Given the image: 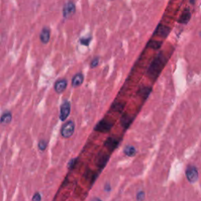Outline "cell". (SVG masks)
I'll list each match as a JSON object with an SVG mask.
<instances>
[{
	"label": "cell",
	"mask_w": 201,
	"mask_h": 201,
	"mask_svg": "<svg viewBox=\"0 0 201 201\" xmlns=\"http://www.w3.org/2000/svg\"><path fill=\"white\" fill-rule=\"evenodd\" d=\"M166 63V56L162 52H160L155 57L152 63L150 64L149 67H148V71H147L148 76L153 80H156L163 70Z\"/></svg>",
	"instance_id": "6da1fadb"
},
{
	"label": "cell",
	"mask_w": 201,
	"mask_h": 201,
	"mask_svg": "<svg viewBox=\"0 0 201 201\" xmlns=\"http://www.w3.org/2000/svg\"><path fill=\"white\" fill-rule=\"evenodd\" d=\"M113 126V123L111 120L107 119H103L101 121L98 122L94 126V130L101 133H108L112 130Z\"/></svg>",
	"instance_id": "7a4b0ae2"
},
{
	"label": "cell",
	"mask_w": 201,
	"mask_h": 201,
	"mask_svg": "<svg viewBox=\"0 0 201 201\" xmlns=\"http://www.w3.org/2000/svg\"><path fill=\"white\" fill-rule=\"evenodd\" d=\"M75 130V123L72 120H69L63 125L61 130V134L65 138H68L73 135Z\"/></svg>",
	"instance_id": "3957f363"
},
{
	"label": "cell",
	"mask_w": 201,
	"mask_h": 201,
	"mask_svg": "<svg viewBox=\"0 0 201 201\" xmlns=\"http://www.w3.org/2000/svg\"><path fill=\"white\" fill-rule=\"evenodd\" d=\"M186 178L191 183H195L199 178V172L196 167L190 166L185 171Z\"/></svg>",
	"instance_id": "277c9868"
},
{
	"label": "cell",
	"mask_w": 201,
	"mask_h": 201,
	"mask_svg": "<svg viewBox=\"0 0 201 201\" xmlns=\"http://www.w3.org/2000/svg\"><path fill=\"white\" fill-rule=\"evenodd\" d=\"M70 112H71V104L68 101H65L61 106L60 120L65 121L69 116Z\"/></svg>",
	"instance_id": "5b68a950"
},
{
	"label": "cell",
	"mask_w": 201,
	"mask_h": 201,
	"mask_svg": "<svg viewBox=\"0 0 201 201\" xmlns=\"http://www.w3.org/2000/svg\"><path fill=\"white\" fill-rule=\"evenodd\" d=\"M75 13V6L73 2H68L63 8V16L65 18L71 17Z\"/></svg>",
	"instance_id": "8992f818"
},
{
	"label": "cell",
	"mask_w": 201,
	"mask_h": 201,
	"mask_svg": "<svg viewBox=\"0 0 201 201\" xmlns=\"http://www.w3.org/2000/svg\"><path fill=\"white\" fill-rule=\"evenodd\" d=\"M170 32H171V28L169 27H167L163 25H159L156 28V31H155L154 35L163 37V38H167L170 34Z\"/></svg>",
	"instance_id": "52a82bcc"
},
{
	"label": "cell",
	"mask_w": 201,
	"mask_h": 201,
	"mask_svg": "<svg viewBox=\"0 0 201 201\" xmlns=\"http://www.w3.org/2000/svg\"><path fill=\"white\" fill-rule=\"evenodd\" d=\"M120 142V140L117 139L116 138H108L105 140L104 145L108 148L109 151H113L114 149L118 147L119 144Z\"/></svg>",
	"instance_id": "ba28073f"
},
{
	"label": "cell",
	"mask_w": 201,
	"mask_h": 201,
	"mask_svg": "<svg viewBox=\"0 0 201 201\" xmlns=\"http://www.w3.org/2000/svg\"><path fill=\"white\" fill-rule=\"evenodd\" d=\"M67 85H68V82L66 80H60L55 83L54 84V90L57 93L61 94L66 89Z\"/></svg>",
	"instance_id": "9c48e42d"
},
{
	"label": "cell",
	"mask_w": 201,
	"mask_h": 201,
	"mask_svg": "<svg viewBox=\"0 0 201 201\" xmlns=\"http://www.w3.org/2000/svg\"><path fill=\"white\" fill-rule=\"evenodd\" d=\"M132 122H133V119L127 114H123L120 119V123H121L122 126L125 129L130 127Z\"/></svg>",
	"instance_id": "30bf717a"
},
{
	"label": "cell",
	"mask_w": 201,
	"mask_h": 201,
	"mask_svg": "<svg viewBox=\"0 0 201 201\" xmlns=\"http://www.w3.org/2000/svg\"><path fill=\"white\" fill-rule=\"evenodd\" d=\"M84 80V76L82 73H77L74 75V77L71 80V85L73 87H80V85L83 83Z\"/></svg>",
	"instance_id": "8fae6325"
},
{
	"label": "cell",
	"mask_w": 201,
	"mask_h": 201,
	"mask_svg": "<svg viewBox=\"0 0 201 201\" xmlns=\"http://www.w3.org/2000/svg\"><path fill=\"white\" fill-rule=\"evenodd\" d=\"M50 31L48 28H44L40 33V40L43 43H47L50 41Z\"/></svg>",
	"instance_id": "7c38bea8"
},
{
	"label": "cell",
	"mask_w": 201,
	"mask_h": 201,
	"mask_svg": "<svg viewBox=\"0 0 201 201\" xmlns=\"http://www.w3.org/2000/svg\"><path fill=\"white\" fill-rule=\"evenodd\" d=\"M108 160H109V157H108V155L102 154L101 156H98V163H97V164H98V166L102 169V168H104L105 166H106Z\"/></svg>",
	"instance_id": "4fadbf2b"
},
{
	"label": "cell",
	"mask_w": 201,
	"mask_h": 201,
	"mask_svg": "<svg viewBox=\"0 0 201 201\" xmlns=\"http://www.w3.org/2000/svg\"><path fill=\"white\" fill-rule=\"evenodd\" d=\"M190 18H191V13H190V10L187 9V10H185L183 12V13L181 14V17L178 20V22L180 24H183V25H186L190 21Z\"/></svg>",
	"instance_id": "5bb4252c"
},
{
	"label": "cell",
	"mask_w": 201,
	"mask_h": 201,
	"mask_svg": "<svg viewBox=\"0 0 201 201\" xmlns=\"http://www.w3.org/2000/svg\"><path fill=\"white\" fill-rule=\"evenodd\" d=\"M12 120V114L10 112H4L2 115V116L0 118V123L2 125H7L11 122Z\"/></svg>",
	"instance_id": "9a60e30c"
},
{
	"label": "cell",
	"mask_w": 201,
	"mask_h": 201,
	"mask_svg": "<svg viewBox=\"0 0 201 201\" xmlns=\"http://www.w3.org/2000/svg\"><path fill=\"white\" fill-rule=\"evenodd\" d=\"M124 154L127 156H134L135 154H136V148L133 146V145H126V147L124 148Z\"/></svg>",
	"instance_id": "2e32d148"
},
{
	"label": "cell",
	"mask_w": 201,
	"mask_h": 201,
	"mask_svg": "<svg viewBox=\"0 0 201 201\" xmlns=\"http://www.w3.org/2000/svg\"><path fill=\"white\" fill-rule=\"evenodd\" d=\"M162 46V42L156 41V40H150L148 43V47L154 50H159Z\"/></svg>",
	"instance_id": "e0dca14e"
},
{
	"label": "cell",
	"mask_w": 201,
	"mask_h": 201,
	"mask_svg": "<svg viewBox=\"0 0 201 201\" xmlns=\"http://www.w3.org/2000/svg\"><path fill=\"white\" fill-rule=\"evenodd\" d=\"M151 92H152L151 87H143V88H141L139 94L143 98L146 99V98L149 96V94Z\"/></svg>",
	"instance_id": "ac0fdd59"
},
{
	"label": "cell",
	"mask_w": 201,
	"mask_h": 201,
	"mask_svg": "<svg viewBox=\"0 0 201 201\" xmlns=\"http://www.w3.org/2000/svg\"><path fill=\"white\" fill-rule=\"evenodd\" d=\"M112 108L115 111L121 112L123 109V105L122 103H120V102H115L112 105Z\"/></svg>",
	"instance_id": "d6986e66"
},
{
	"label": "cell",
	"mask_w": 201,
	"mask_h": 201,
	"mask_svg": "<svg viewBox=\"0 0 201 201\" xmlns=\"http://www.w3.org/2000/svg\"><path fill=\"white\" fill-rule=\"evenodd\" d=\"M38 145L39 148L41 151H44L47 147V142L46 141H44V140H42V141H40L39 142Z\"/></svg>",
	"instance_id": "ffe728a7"
},
{
	"label": "cell",
	"mask_w": 201,
	"mask_h": 201,
	"mask_svg": "<svg viewBox=\"0 0 201 201\" xmlns=\"http://www.w3.org/2000/svg\"><path fill=\"white\" fill-rule=\"evenodd\" d=\"M98 63H99V58H98V57H94V58L91 61L90 67H91L92 68H96V67L98 65Z\"/></svg>",
	"instance_id": "44dd1931"
},
{
	"label": "cell",
	"mask_w": 201,
	"mask_h": 201,
	"mask_svg": "<svg viewBox=\"0 0 201 201\" xmlns=\"http://www.w3.org/2000/svg\"><path fill=\"white\" fill-rule=\"evenodd\" d=\"M90 40H91V37H89V38H83L80 39V43H81L83 45L88 46L89 43H90Z\"/></svg>",
	"instance_id": "7402d4cb"
},
{
	"label": "cell",
	"mask_w": 201,
	"mask_h": 201,
	"mask_svg": "<svg viewBox=\"0 0 201 201\" xmlns=\"http://www.w3.org/2000/svg\"><path fill=\"white\" fill-rule=\"evenodd\" d=\"M145 193L143 191H140L137 193V199L138 200H143V199H145Z\"/></svg>",
	"instance_id": "603a6c76"
},
{
	"label": "cell",
	"mask_w": 201,
	"mask_h": 201,
	"mask_svg": "<svg viewBox=\"0 0 201 201\" xmlns=\"http://www.w3.org/2000/svg\"><path fill=\"white\" fill-rule=\"evenodd\" d=\"M76 160H77V159H72V160H71V161L68 163V168H70V169H72V168H73V167L75 166Z\"/></svg>",
	"instance_id": "cb8c5ba5"
},
{
	"label": "cell",
	"mask_w": 201,
	"mask_h": 201,
	"mask_svg": "<svg viewBox=\"0 0 201 201\" xmlns=\"http://www.w3.org/2000/svg\"><path fill=\"white\" fill-rule=\"evenodd\" d=\"M42 198L39 193H35L33 196V197H32V200H40Z\"/></svg>",
	"instance_id": "d4e9b609"
},
{
	"label": "cell",
	"mask_w": 201,
	"mask_h": 201,
	"mask_svg": "<svg viewBox=\"0 0 201 201\" xmlns=\"http://www.w3.org/2000/svg\"><path fill=\"white\" fill-rule=\"evenodd\" d=\"M105 192H110L111 191V185H110V184H108V183H107V184H105Z\"/></svg>",
	"instance_id": "484cf974"
},
{
	"label": "cell",
	"mask_w": 201,
	"mask_h": 201,
	"mask_svg": "<svg viewBox=\"0 0 201 201\" xmlns=\"http://www.w3.org/2000/svg\"><path fill=\"white\" fill-rule=\"evenodd\" d=\"M190 2H191L192 4H194L195 2V0H190Z\"/></svg>",
	"instance_id": "4316f807"
},
{
	"label": "cell",
	"mask_w": 201,
	"mask_h": 201,
	"mask_svg": "<svg viewBox=\"0 0 201 201\" xmlns=\"http://www.w3.org/2000/svg\"><path fill=\"white\" fill-rule=\"evenodd\" d=\"M110 1H113V0H110Z\"/></svg>",
	"instance_id": "83f0119b"
}]
</instances>
